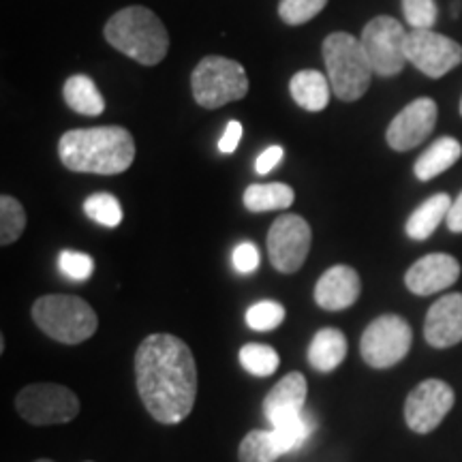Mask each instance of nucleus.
Instances as JSON below:
<instances>
[{"mask_svg":"<svg viewBox=\"0 0 462 462\" xmlns=\"http://www.w3.org/2000/svg\"><path fill=\"white\" fill-rule=\"evenodd\" d=\"M135 381L143 407L161 424H180L193 411L198 366L182 338L171 334L143 338L135 354Z\"/></svg>","mask_w":462,"mask_h":462,"instance_id":"f257e3e1","label":"nucleus"},{"mask_svg":"<svg viewBox=\"0 0 462 462\" xmlns=\"http://www.w3.org/2000/svg\"><path fill=\"white\" fill-rule=\"evenodd\" d=\"M58 157L67 170L114 176L135 161V142L123 126H92L67 131L58 142Z\"/></svg>","mask_w":462,"mask_h":462,"instance_id":"f03ea898","label":"nucleus"},{"mask_svg":"<svg viewBox=\"0 0 462 462\" xmlns=\"http://www.w3.org/2000/svg\"><path fill=\"white\" fill-rule=\"evenodd\" d=\"M103 34L114 50L143 67L159 65L170 50V34L159 15L137 5L116 11L107 20Z\"/></svg>","mask_w":462,"mask_h":462,"instance_id":"7ed1b4c3","label":"nucleus"},{"mask_svg":"<svg viewBox=\"0 0 462 462\" xmlns=\"http://www.w3.org/2000/svg\"><path fill=\"white\" fill-rule=\"evenodd\" d=\"M321 54L334 95L346 103L364 97V92L371 86L373 67L360 39L343 31L332 32L323 42Z\"/></svg>","mask_w":462,"mask_h":462,"instance_id":"20e7f679","label":"nucleus"},{"mask_svg":"<svg viewBox=\"0 0 462 462\" xmlns=\"http://www.w3.org/2000/svg\"><path fill=\"white\" fill-rule=\"evenodd\" d=\"M32 319L39 330L62 345H78L88 340L99 328L95 309L78 296L51 293L32 304Z\"/></svg>","mask_w":462,"mask_h":462,"instance_id":"39448f33","label":"nucleus"},{"mask_svg":"<svg viewBox=\"0 0 462 462\" xmlns=\"http://www.w3.org/2000/svg\"><path fill=\"white\" fill-rule=\"evenodd\" d=\"M190 88L198 106L218 109L231 101L245 99L248 78L240 62L225 56H206L190 75Z\"/></svg>","mask_w":462,"mask_h":462,"instance_id":"423d86ee","label":"nucleus"},{"mask_svg":"<svg viewBox=\"0 0 462 462\" xmlns=\"http://www.w3.org/2000/svg\"><path fill=\"white\" fill-rule=\"evenodd\" d=\"M360 43L366 51L373 73L381 78H394L407 65V32L402 24L390 15H377L364 26Z\"/></svg>","mask_w":462,"mask_h":462,"instance_id":"0eeeda50","label":"nucleus"},{"mask_svg":"<svg viewBox=\"0 0 462 462\" xmlns=\"http://www.w3.org/2000/svg\"><path fill=\"white\" fill-rule=\"evenodd\" d=\"M15 409L32 426L67 424L79 413V398L65 385L32 383L15 396Z\"/></svg>","mask_w":462,"mask_h":462,"instance_id":"6e6552de","label":"nucleus"},{"mask_svg":"<svg viewBox=\"0 0 462 462\" xmlns=\"http://www.w3.org/2000/svg\"><path fill=\"white\" fill-rule=\"evenodd\" d=\"M411 326L401 315H381L362 334V360L373 368L396 366L411 349Z\"/></svg>","mask_w":462,"mask_h":462,"instance_id":"1a4fd4ad","label":"nucleus"},{"mask_svg":"<svg viewBox=\"0 0 462 462\" xmlns=\"http://www.w3.org/2000/svg\"><path fill=\"white\" fill-rule=\"evenodd\" d=\"M313 231L298 215H282L268 231V255L279 273L293 274L302 268L309 257Z\"/></svg>","mask_w":462,"mask_h":462,"instance_id":"9d476101","label":"nucleus"},{"mask_svg":"<svg viewBox=\"0 0 462 462\" xmlns=\"http://www.w3.org/2000/svg\"><path fill=\"white\" fill-rule=\"evenodd\" d=\"M407 60L432 79L443 78L462 62V45L435 31L411 28L407 32Z\"/></svg>","mask_w":462,"mask_h":462,"instance_id":"9b49d317","label":"nucleus"},{"mask_svg":"<svg viewBox=\"0 0 462 462\" xmlns=\"http://www.w3.org/2000/svg\"><path fill=\"white\" fill-rule=\"evenodd\" d=\"M456 401L454 390L441 379H426L411 390L404 402V421L413 432H432L452 411Z\"/></svg>","mask_w":462,"mask_h":462,"instance_id":"f8f14e48","label":"nucleus"},{"mask_svg":"<svg viewBox=\"0 0 462 462\" xmlns=\"http://www.w3.org/2000/svg\"><path fill=\"white\" fill-rule=\"evenodd\" d=\"M437 118V103L429 97H420L392 120L388 133H385V140L396 152H407V150L418 148L435 131Z\"/></svg>","mask_w":462,"mask_h":462,"instance_id":"ddd939ff","label":"nucleus"},{"mask_svg":"<svg viewBox=\"0 0 462 462\" xmlns=\"http://www.w3.org/2000/svg\"><path fill=\"white\" fill-rule=\"evenodd\" d=\"M460 279L458 259L448 253H430L415 262L404 274V285L415 296H432Z\"/></svg>","mask_w":462,"mask_h":462,"instance_id":"4468645a","label":"nucleus"},{"mask_svg":"<svg viewBox=\"0 0 462 462\" xmlns=\"http://www.w3.org/2000/svg\"><path fill=\"white\" fill-rule=\"evenodd\" d=\"M426 343L437 349L458 345L462 340V293H448L430 306L424 323Z\"/></svg>","mask_w":462,"mask_h":462,"instance_id":"2eb2a0df","label":"nucleus"},{"mask_svg":"<svg viewBox=\"0 0 462 462\" xmlns=\"http://www.w3.org/2000/svg\"><path fill=\"white\" fill-rule=\"evenodd\" d=\"M360 291V274L349 265H334L317 281L315 302L326 310H345L357 302Z\"/></svg>","mask_w":462,"mask_h":462,"instance_id":"dca6fc26","label":"nucleus"},{"mask_svg":"<svg viewBox=\"0 0 462 462\" xmlns=\"http://www.w3.org/2000/svg\"><path fill=\"white\" fill-rule=\"evenodd\" d=\"M306 392H309V385H306L302 373L285 374L263 401V413L270 424L279 426L302 415Z\"/></svg>","mask_w":462,"mask_h":462,"instance_id":"f3484780","label":"nucleus"},{"mask_svg":"<svg viewBox=\"0 0 462 462\" xmlns=\"http://www.w3.org/2000/svg\"><path fill=\"white\" fill-rule=\"evenodd\" d=\"M289 92H291L293 101L306 112H321L330 103L332 86L328 75L315 71V69H306V71L293 75L289 82Z\"/></svg>","mask_w":462,"mask_h":462,"instance_id":"a211bd4d","label":"nucleus"},{"mask_svg":"<svg viewBox=\"0 0 462 462\" xmlns=\"http://www.w3.org/2000/svg\"><path fill=\"white\" fill-rule=\"evenodd\" d=\"M449 208H452V198L448 193H437L420 204L409 217L404 231L411 240H426L435 234L439 225L448 218Z\"/></svg>","mask_w":462,"mask_h":462,"instance_id":"6ab92c4d","label":"nucleus"},{"mask_svg":"<svg viewBox=\"0 0 462 462\" xmlns=\"http://www.w3.org/2000/svg\"><path fill=\"white\" fill-rule=\"evenodd\" d=\"M346 356V338L337 328H323L309 346V364L319 373H332Z\"/></svg>","mask_w":462,"mask_h":462,"instance_id":"aec40b11","label":"nucleus"},{"mask_svg":"<svg viewBox=\"0 0 462 462\" xmlns=\"http://www.w3.org/2000/svg\"><path fill=\"white\" fill-rule=\"evenodd\" d=\"M462 157V146L454 137H441L432 146L421 152V157L415 161V176L421 182H429L432 178L441 176L449 167L458 163Z\"/></svg>","mask_w":462,"mask_h":462,"instance_id":"412c9836","label":"nucleus"},{"mask_svg":"<svg viewBox=\"0 0 462 462\" xmlns=\"http://www.w3.org/2000/svg\"><path fill=\"white\" fill-rule=\"evenodd\" d=\"M62 95L67 106L82 116H99L106 112V99L88 75H71L65 82Z\"/></svg>","mask_w":462,"mask_h":462,"instance_id":"4be33fe9","label":"nucleus"},{"mask_svg":"<svg viewBox=\"0 0 462 462\" xmlns=\"http://www.w3.org/2000/svg\"><path fill=\"white\" fill-rule=\"evenodd\" d=\"M296 199V193L289 184L270 182V184H251L245 190V206L248 212H270L287 210Z\"/></svg>","mask_w":462,"mask_h":462,"instance_id":"5701e85b","label":"nucleus"},{"mask_svg":"<svg viewBox=\"0 0 462 462\" xmlns=\"http://www.w3.org/2000/svg\"><path fill=\"white\" fill-rule=\"evenodd\" d=\"M279 456L282 454L274 441L273 429L251 430L238 448L240 462H274Z\"/></svg>","mask_w":462,"mask_h":462,"instance_id":"b1692460","label":"nucleus"},{"mask_svg":"<svg viewBox=\"0 0 462 462\" xmlns=\"http://www.w3.org/2000/svg\"><path fill=\"white\" fill-rule=\"evenodd\" d=\"M313 429H315V421L306 411L302 415H298V418L285 421V424L273 426L274 441L276 446H279L281 454H287L291 452V449L302 448L306 439H309L310 432H313Z\"/></svg>","mask_w":462,"mask_h":462,"instance_id":"393cba45","label":"nucleus"},{"mask_svg":"<svg viewBox=\"0 0 462 462\" xmlns=\"http://www.w3.org/2000/svg\"><path fill=\"white\" fill-rule=\"evenodd\" d=\"M281 357L273 346L259 345V343H248L240 349V364L245 371H248L255 377H270L279 368Z\"/></svg>","mask_w":462,"mask_h":462,"instance_id":"a878e982","label":"nucleus"},{"mask_svg":"<svg viewBox=\"0 0 462 462\" xmlns=\"http://www.w3.org/2000/svg\"><path fill=\"white\" fill-rule=\"evenodd\" d=\"M26 229V212L20 201L11 195L0 198V245L9 246Z\"/></svg>","mask_w":462,"mask_h":462,"instance_id":"bb28decb","label":"nucleus"},{"mask_svg":"<svg viewBox=\"0 0 462 462\" xmlns=\"http://www.w3.org/2000/svg\"><path fill=\"white\" fill-rule=\"evenodd\" d=\"M86 217L103 227H118L123 223V208L120 201L109 193H95L84 201Z\"/></svg>","mask_w":462,"mask_h":462,"instance_id":"cd10ccee","label":"nucleus"},{"mask_svg":"<svg viewBox=\"0 0 462 462\" xmlns=\"http://www.w3.org/2000/svg\"><path fill=\"white\" fill-rule=\"evenodd\" d=\"M285 306L273 300H263L246 310V323L255 332H270L285 321Z\"/></svg>","mask_w":462,"mask_h":462,"instance_id":"c85d7f7f","label":"nucleus"},{"mask_svg":"<svg viewBox=\"0 0 462 462\" xmlns=\"http://www.w3.org/2000/svg\"><path fill=\"white\" fill-rule=\"evenodd\" d=\"M328 0H281L279 15L289 26H300L313 20L326 9Z\"/></svg>","mask_w":462,"mask_h":462,"instance_id":"c756f323","label":"nucleus"},{"mask_svg":"<svg viewBox=\"0 0 462 462\" xmlns=\"http://www.w3.org/2000/svg\"><path fill=\"white\" fill-rule=\"evenodd\" d=\"M402 14L407 24L420 31H432L439 20L435 0H402Z\"/></svg>","mask_w":462,"mask_h":462,"instance_id":"7c9ffc66","label":"nucleus"},{"mask_svg":"<svg viewBox=\"0 0 462 462\" xmlns=\"http://www.w3.org/2000/svg\"><path fill=\"white\" fill-rule=\"evenodd\" d=\"M58 268L71 281H88L95 273V262L90 255L78 251H62L58 257Z\"/></svg>","mask_w":462,"mask_h":462,"instance_id":"2f4dec72","label":"nucleus"},{"mask_svg":"<svg viewBox=\"0 0 462 462\" xmlns=\"http://www.w3.org/2000/svg\"><path fill=\"white\" fill-rule=\"evenodd\" d=\"M231 263H234L236 273L251 274L259 268V251L253 242H242L231 253Z\"/></svg>","mask_w":462,"mask_h":462,"instance_id":"473e14b6","label":"nucleus"},{"mask_svg":"<svg viewBox=\"0 0 462 462\" xmlns=\"http://www.w3.org/2000/svg\"><path fill=\"white\" fill-rule=\"evenodd\" d=\"M282 157H285V150H282L281 146L265 148L255 161V171L259 173V176H265V173H270L276 165L281 163Z\"/></svg>","mask_w":462,"mask_h":462,"instance_id":"72a5a7b5","label":"nucleus"},{"mask_svg":"<svg viewBox=\"0 0 462 462\" xmlns=\"http://www.w3.org/2000/svg\"><path fill=\"white\" fill-rule=\"evenodd\" d=\"M240 140H242V125L238 120H231V123H227V126H225L221 140H218V150H221L223 154L236 152Z\"/></svg>","mask_w":462,"mask_h":462,"instance_id":"f704fd0d","label":"nucleus"},{"mask_svg":"<svg viewBox=\"0 0 462 462\" xmlns=\"http://www.w3.org/2000/svg\"><path fill=\"white\" fill-rule=\"evenodd\" d=\"M446 223L452 234H462V193L456 198V201H452Z\"/></svg>","mask_w":462,"mask_h":462,"instance_id":"c9c22d12","label":"nucleus"},{"mask_svg":"<svg viewBox=\"0 0 462 462\" xmlns=\"http://www.w3.org/2000/svg\"><path fill=\"white\" fill-rule=\"evenodd\" d=\"M34 462H54V460H48V458H42V460H34Z\"/></svg>","mask_w":462,"mask_h":462,"instance_id":"e433bc0d","label":"nucleus"},{"mask_svg":"<svg viewBox=\"0 0 462 462\" xmlns=\"http://www.w3.org/2000/svg\"><path fill=\"white\" fill-rule=\"evenodd\" d=\"M460 116H462V99H460Z\"/></svg>","mask_w":462,"mask_h":462,"instance_id":"4c0bfd02","label":"nucleus"},{"mask_svg":"<svg viewBox=\"0 0 462 462\" xmlns=\"http://www.w3.org/2000/svg\"><path fill=\"white\" fill-rule=\"evenodd\" d=\"M88 462H90V460H88Z\"/></svg>","mask_w":462,"mask_h":462,"instance_id":"58836bf2","label":"nucleus"}]
</instances>
